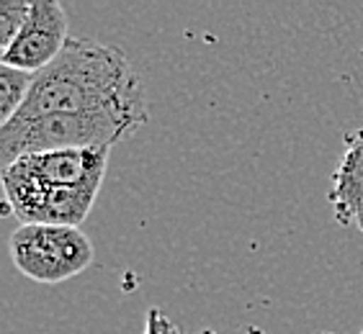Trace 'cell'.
Segmentation results:
<instances>
[{
  "instance_id": "6da1fadb",
  "label": "cell",
  "mask_w": 363,
  "mask_h": 334,
  "mask_svg": "<svg viewBox=\"0 0 363 334\" xmlns=\"http://www.w3.org/2000/svg\"><path fill=\"white\" fill-rule=\"evenodd\" d=\"M93 111L147 113L145 83L116 47L70 36L55 62L34 75L31 93L13 121Z\"/></svg>"
},
{
  "instance_id": "7a4b0ae2",
  "label": "cell",
  "mask_w": 363,
  "mask_h": 334,
  "mask_svg": "<svg viewBox=\"0 0 363 334\" xmlns=\"http://www.w3.org/2000/svg\"><path fill=\"white\" fill-rule=\"evenodd\" d=\"M111 149H57L23 154L3 170L6 214L18 224L83 226L108 167Z\"/></svg>"
},
{
  "instance_id": "3957f363",
  "label": "cell",
  "mask_w": 363,
  "mask_h": 334,
  "mask_svg": "<svg viewBox=\"0 0 363 334\" xmlns=\"http://www.w3.org/2000/svg\"><path fill=\"white\" fill-rule=\"evenodd\" d=\"M150 113L137 111H93L55 113L44 119L11 121L0 126V165L6 170L18 157L57 149H113L132 139L147 124Z\"/></svg>"
},
{
  "instance_id": "277c9868",
  "label": "cell",
  "mask_w": 363,
  "mask_h": 334,
  "mask_svg": "<svg viewBox=\"0 0 363 334\" xmlns=\"http://www.w3.org/2000/svg\"><path fill=\"white\" fill-rule=\"evenodd\" d=\"M16 270L42 286H60L88 270L96 258L91 237L80 226L18 224L8 239Z\"/></svg>"
},
{
  "instance_id": "5b68a950",
  "label": "cell",
  "mask_w": 363,
  "mask_h": 334,
  "mask_svg": "<svg viewBox=\"0 0 363 334\" xmlns=\"http://www.w3.org/2000/svg\"><path fill=\"white\" fill-rule=\"evenodd\" d=\"M67 39L70 34H67V13L62 3L31 0V11L21 34L0 54V64L36 75L60 57Z\"/></svg>"
},
{
  "instance_id": "8992f818",
  "label": "cell",
  "mask_w": 363,
  "mask_h": 334,
  "mask_svg": "<svg viewBox=\"0 0 363 334\" xmlns=\"http://www.w3.org/2000/svg\"><path fill=\"white\" fill-rule=\"evenodd\" d=\"M342 157L337 162L328 190L330 209L340 226L363 231V126L345 134Z\"/></svg>"
},
{
  "instance_id": "52a82bcc",
  "label": "cell",
  "mask_w": 363,
  "mask_h": 334,
  "mask_svg": "<svg viewBox=\"0 0 363 334\" xmlns=\"http://www.w3.org/2000/svg\"><path fill=\"white\" fill-rule=\"evenodd\" d=\"M31 85H34L31 72L0 64V126L16 119V113L21 111V105L26 103L28 93H31Z\"/></svg>"
},
{
  "instance_id": "ba28073f",
  "label": "cell",
  "mask_w": 363,
  "mask_h": 334,
  "mask_svg": "<svg viewBox=\"0 0 363 334\" xmlns=\"http://www.w3.org/2000/svg\"><path fill=\"white\" fill-rule=\"evenodd\" d=\"M31 11V0H3L0 3V54L16 42Z\"/></svg>"
},
{
  "instance_id": "9c48e42d",
  "label": "cell",
  "mask_w": 363,
  "mask_h": 334,
  "mask_svg": "<svg viewBox=\"0 0 363 334\" xmlns=\"http://www.w3.org/2000/svg\"><path fill=\"white\" fill-rule=\"evenodd\" d=\"M322 334H333V332H322Z\"/></svg>"
},
{
  "instance_id": "30bf717a",
  "label": "cell",
  "mask_w": 363,
  "mask_h": 334,
  "mask_svg": "<svg viewBox=\"0 0 363 334\" xmlns=\"http://www.w3.org/2000/svg\"><path fill=\"white\" fill-rule=\"evenodd\" d=\"M361 334H363V329H361Z\"/></svg>"
}]
</instances>
